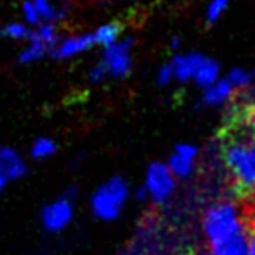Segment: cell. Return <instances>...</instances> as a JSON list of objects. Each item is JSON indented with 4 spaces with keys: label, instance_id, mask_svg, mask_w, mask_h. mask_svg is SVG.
Wrapping results in <instances>:
<instances>
[{
    "label": "cell",
    "instance_id": "obj_1",
    "mask_svg": "<svg viewBox=\"0 0 255 255\" xmlns=\"http://www.w3.org/2000/svg\"><path fill=\"white\" fill-rule=\"evenodd\" d=\"M224 156L238 184L245 189L255 187V131L231 140Z\"/></svg>",
    "mask_w": 255,
    "mask_h": 255
},
{
    "label": "cell",
    "instance_id": "obj_2",
    "mask_svg": "<svg viewBox=\"0 0 255 255\" xmlns=\"http://www.w3.org/2000/svg\"><path fill=\"white\" fill-rule=\"evenodd\" d=\"M128 198H129L128 182L119 175H114L93 192L91 210L96 219L110 222L121 215Z\"/></svg>",
    "mask_w": 255,
    "mask_h": 255
},
{
    "label": "cell",
    "instance_id": "obj_3",
    "mask_svg": "<svg viewBox=\"0 0 255 255\" xmlns=\"http://www.w3.org/2000/svg\"><path fill=\"white\" fill-rule=\"evenodd\" d=\"M203 226H205V234L210 241V247L222 243L233 238L234 234L245 231V226L233 203H217L210 206L203 219Z\"/></svg>",
    "mask_w": 255,
    "mask_h": 255
},
{
    "label": "cell",
    "instance_id": "obj_4",
    "mask_svg": "<svg viewBox=\"0 0 255 255\" xmlns=\"http://www.w3.org/2000/svg\"><path fill=\"white\" fill-rule=\"evenodd\" d=\"M143 189L147 192V198H150L154 203H164L170 199L175 191V177L171 175L166 163L154 161L149 164Z\"/></svg>",
    "mask_w": 255,
    "mask_h": 255
},
{
    "label": "cell",
    "instance_id": "obj_5",
    "mask_svg": "<svg viewBox=\"0 0 255 255\" xmlns=\"http://www.w3.org/2000/svg\"><path fill=\"white\" fill-rule=\"evenodd\" d=\"M74 217V189L70 194L65 192L54 201L47 203L40 210V224L47 233H60L68 224L72 222Z\"/></svg>",
    "mask_w": 255,
    "mask_h": 255
},
{
    "label": "cell",
    "instance_id": "obj_6",
    "mask_svg": "<svg viewBox=\"0 0 255 255\" xmlns=\"http://www.w3.org/2000/svg\"><path fill=\"white\" fill-rule=\"evenodd\" d=\"M131 47L133 39H119L116 44L105 47L100 63L105 67L109 77H126L131 70Z\"/></svg>",
    "mask_w": 255,
    "mask_h": 255
},
{
    "label": "cell",
    "instance_id": "obj_7",
    "mask_svg": "<svg viewBox=\"0 0 255 255\" xmlns=\"http://www.w3.org/2000/svg\"><path fill=\"white\" fill-rule=\"evenodd\" d=\"M198 149L192 143H178L168 159V168L175 178H187L194 171Z\"/></svg>",
    "mask_w": 255,
    "mask_h": 255
},
{
    "label": "cell",
    "instance_id": "obj_8",
    "mask_svg": "<svg viewBox=\"0 0 255 255\" xmlns=\"http://www.w3.org/2000/svg\"><path fill=\"white\" fill-rule=\"evenodd\" d=\"M93 46H95L93 33H79V35H70L65 37V39H60L49 53L56 60H68V58H74L81 53H86Z\"/></svg>",
    "mask_w": 255,
    "mask_h": 255
},
{
    "label": "cell",
    "instance_id": "obj_9",
    "mask_svg": "<svg viewBox=\"0 0 255 255\" xmlns=\"http://www.w3.org/2000/svg\"><path fill=\"white\" fill-rule=\"evenodd\" d=\"M26 175V163L12 147L0 145V177L7 182L19 180Z\"/></svg>",
    "mask_w": 255,
    "mask_h": 255
},
{
    "label": "cell",
    "instance_id": "obj_10",
    "mask_svg": "<svg viewBox=\"0 0 255 255\" xmlns=\"http://www.w3.org/2000/svg\"><path fill=\"white\" fill-rule=\"evenodd\" d=\"M201 53H185V54H177L173 60L170 61L171 70H173V79L180 82H187L194 79V74L198 70L199 63L203 61Z\"/></svg>",
    "mask_w": 255,
    "mask_h": 255
},
{
    "label": "cell",
    "instance_id": "obj_11",
    "mask_svg": "<svg viewBox=\"0 0 255 255\" xmlns=\"http://www.w3.org/2000/svg\"><path fill=\"white\" fill-rule=\"evenodd\" d=\"M210 255H248V231L234 234L233 238L210 247Z\"/></svg>",
    "mask_w": 255,
    "mask_h": 255
},
{
    "label": "cell",
    "instance_id": "obj_12",
    "mask_svg": "<svg viewBox=\"0 0 255 255\" xmlns=\"http://www.w3.org/2000/svg\"><path fill=\"white\" fill-rule=\"evenodd\" d=\"M233 93H234V88L227 82V79H219V81H215L212 86L205 88L201 102L205 107L222 105L224 102H227V100L233 96Z\"/></svg>",
    "mask_w": 255,
    "mask_h": 255
},
{
    "label": "cell",
    "instance_id": "obj_13",
    "mask_svg": "<svg viewBox=\"0 0 255 255\" xmlns=\"http://www.w3.org/2000/svg\"><path fill=\"white\" fill-rule=\"evenodd\" d=\"M219 74H220V65L217 63L215 60H212V58L205 56L201 63H199L192 81L205 89V88H208V86H212L215 81H219Z\"/></svg>",
    "mask_w": 255,
    "mask_h": 255
},
{
    "label": "cell",
    "instance_id": "obj_14",
    "mask_svg": "<svg viewBox=\"0 0 255 255\" xmlns=\"http://www.w3.org/2000/svg\"><path fill=\"white\" fill-rule=\"evenodd\" d=\"M121 37V25L119 23H105V25L98 26L93 32V39H95V46H102L103 49L112 44H116Z\"/></svg>",
    "mask_w": 255,
    "mask_h": 255
},
{
    "label": "cell",
    "instance_id": "obj_15",
    "mask_svg": "<svg viewBox=\"0 0 255 255\" xmlns=\"http://www.w3.org/2000/svg\"><path fill=\"white\" fill-rule=\"evenodd\" d=\"M26 42L28 44H26V46L23 47L21 53H19V63H23V65L33 63V61H39L40 58H44L47 53H49L47 47L33 37V33H30V37H28Z\"/></svg>",
    "mask_w": 255,
    "mask_h": 255
},
{
    "label": "cell",
    "instance_id": "obj_16",
    "mask_svg": "<svg viewBox=\"0 0 255 255\" xmlns=\"http://www.w3.org/2000/svg\"><path fill=\"white\" fill-rule=\"evenodd\" d=\"M56 150H58V145L53 138H49V136H39V138L33 140L32 147H30V156H32L33 159L42 161V159L53 157L54 154H56Z\"/></svg>",
    "mask_w": 255,
    "mask_h": 255
},
{
    "label": "cell",
    "instance_id": "obj_17",
    "mask_svg": "<svg viewBox=\"0 0 255 255\" xmlns=\"http://www.w3.org/2000/svg\"><path fill=\"white\" fill-rule=\"evenodd\" d=\"M32 33H33V37L39 40V42H42L44 46L47 47V51L53 49V47L56 46L58 40H60V35H58L54 23L42 21L40 25H37L35 28H32Z\"/></svg>",
    "mask_w": 255,
    "mask_h": 255
},
{
    "label": "cell",
    "instance_id": "obj_18",
    "mask_svg": "<svg viewBox=\"0 0 255 255\" xmlns=\"http://www.w3.org/2000/svg\"><path fill=\"white\" fill-rule=\"evenodd\" d=\"M33 5H35L37 12H39L40 19L46 23H54L60 21V19L65 18L67 11L65 9H58L56 5L51 4V0H32Z\"/></svg>",
    "mask_w": 255,
    "mask_h": 255
},
{
    "label": "cell",
    "instance_id": "obj_19",
    "mask_svg": "<svg viewBox=\"0 0 255 255\" xmlns=\"http://www.w3.org/2000/svg\"><path fill=\"white\" fill-rule=\"evenodd\" d=\"M32 28L25 23H9V25L0 26V37L2 39H11V40H28Z\"/></svg>",
    "mask_w": 255,
    "mask_h": 255
},
{
    "label": "cell",
    "instance_id": "obj_20",
    "mask_svg": "<svg viewBox=\"0 0 255 255\" xmlns=\"http://www.w3.org/2000/svg\"><path fill=\"white\" fill-rule=\"evenodd\" d=\"M227 5H229V0H210V4L206 5V23L213 25L224 16V12L227 11Z\"/></svg>",
    "mask_w": 255,
    "mask_h": 255
},
{
    "label": "cell",
    "instance_id": "obj_21",
    "mask_svg": "<svg viewBox=\"0 0 255 255\" xmlns=\"http://www.w3.org/2000/svg\"><path fill=\"white\" fill-rule=\"evenodd\" d=\"M226 79L234 89L248 88V86H250V82H252V74L245 70V68H233V70L227 74Z\"/></svg>",
    "mask_w": 255,
    "mask_h": 255
},
{
    "label": "cell",
    "instance_id": "obj_22",
    "mask_svg": "<svg viewBox=\"0 0 255 255\" xmlns=\"http://www.w3.org/2000/svg\"><path fill=\"white\" fill-rule=\"evenodd\" d=\"M21 11H23V19H25V25L28 26H37L42 23V19H40L39 12H37L35 5H33L32 0H25L21 5Z\"/></svg>",
    "mask_w": 255,
    "mask_h": 255
},
{
    "label": "cell",
    "instance_id": "obj_23",
    "mask_svg": "<svg viewBox=\"0 0 255 255\" xmlns=\"http://www.w3.org/2000/svg\"><path fill=\"white\" fill-rule=\"evenodd\" d=\"M171 81H173V70H171V65L170 63L161 65L159 70H157V74H156V82L159 86H168Z\"/></svg>",
    "mask_w": 255,
    "mask_h": 255
},
{
    "label": "cell",
    "instance_id": "obj_24",
    "mask_svg": "<svg viewBox=\"0 0 255 255\" xmlns=\"http://www.w3.org/2000/svg\"><path fill=\"white\" fill-rule=\"evenodd\" d=\"M107 77H109V75H107L105 67H103V65L98 61V63H96L95 67H93L91 74H89V79H91L93 82H102V81H105Z\"/></svg>",
    "mask_w": 255,
    "mask_h": 255
},
{
    "label": "cell",
    "instance_id": "obj_25",
    "mask_svg": "<svg viewBox=\"0 0 255 255\" xmlns=\"http://www.w3.org/2000/svg\"><path fill=\"white\" fill-rule=\"evenodd\" d=\"M248 255H255V226L248 231Z\"/></svg>",
    "mask_w": 255,
    "mask_h": 255
},
{
    "label": "cell",
    "instance_id": "obj_26",
    "mask_svg": "<svg viewBox=\"0 0 255 255\" xmlns=\"http://www.w3.org/2000/svg\"><path fill=\"white\" fill-rule=\"evenodd\" d=\"M170 47L171 49H178V47H180V39H178V37H173V39H171Z\"/></svg>",
    "mask_w": 255,
    "mask_h": 255
},
{
    "label": "cell",
    "instance_id": "obj_27",
    "mask_svg": "<svg viewBox=\"0 0 255 255\" xmlns=\"http://www.w3.org/2000/svg\"><path fill=\"white\" fill-rule=\"evenodd\" d=\"M7 184H9V182L5 180L4 177H0V192H2V191H4L5 187H7Z\"/></svg>",
    "mask_w": 255,
    "mask_h": 255
},
{
    "label": "cell",
    "instance_id": "obj_28",
    "mask_svg": "<svg viewBox=\"0 0 255 255\" xmlns=\"http://www.w3.org/2000/svg\"><path fill=\"white\" fill-rule=\"evenodd\" d=\"M252 205H254V210H255V187H254V198H252Z\"/></svg>",
    "mask_w": 255,
    "mask_h": 255
}]
</instances>
